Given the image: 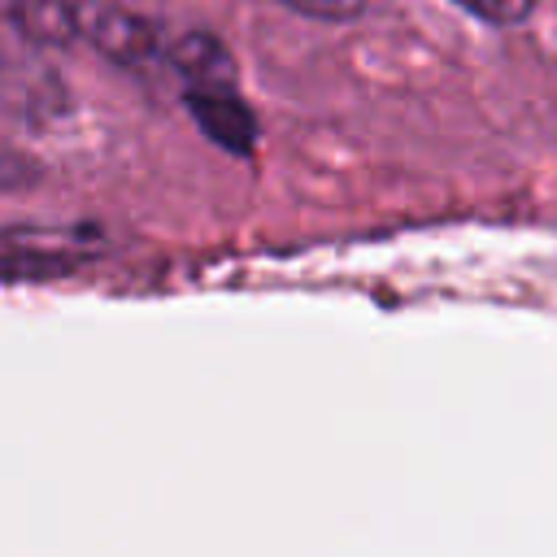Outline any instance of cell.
I'll return each mask as SVG.
<instances>
[{"label": "cell", "instance_id": "1", "mask_svg": "<svg viewBox=\"0 0 557 557\" xmlns=\"http://www.w3.org/2000/svg\"><path fill=\"white\" fill-rule=\"evenodd\" d=\"M78 39H87L113 65H144L157 52V26L113 0H78Z\"/></svg>", "mask_w": 557, "mask_h": 557}, {"label": "cell", "instance_id": "2", "mask_svg": "<svg viewBox=\"0 0 557 557\" xmlns=\"http://www.w3.org/2000/svg\"><path fill=\"white\" fill-rule=\"evenodd\" d=\"M187 109L196 126L226 152H252L257 144V117L235 91H187Z\"/></svg>", "mask_w": 557, "mask_h": 557}, {"label": "cell", "instance_id": "3", "mask_svg": "<svg viewBox=\"0 0 557 557\" xmlns=\"http://www.w3.org/2000/svg\"><path fill=\"white\" fill-rule=\"evenodd\" d=\"M170 65L187 83V91H235V57L209 30L183 35L170 48Z\"/></svg>", "mask_w": 557, "mask_h": 557}, {"label": "cell", "instance_id": "4", "mask_svg": "<svg viewBox=\"0 0 557 557\" xmlns=\"http://www.w3.org/2000/svg\"><path fill=\"white\" fill-rule=\"evenodd\" d=\"M9 17L26 39L44 48H65L78 39V17L70 0H17Z\"/></svg>", "mask_w": 557, "mask_h": 557}, {"label": "cell", "instance_id": "5", "mask_svg": "<svg viewBox=\"0 0 557 557\" xmlns=\"http://www.w3.org/2000/svg\"><path fill=\"white\" fill-rule=\"evenodd\" d=\"M457 4H461L466 13L492 22V26H518V22H527L531 9H535V0H457Z\"/></svg>", "mask_w": 557, "mask_h": 557}, {"label": "cell", "instance_id": "6", "mask_svg": "<svg viewBox=\"0 0 557 557\" xmlns=\"http://www.w3.org/2000/svg\"><path fill=\"white\" fill-rule=\"evenodd\" d=\"M278 4H287L305 17H318V22H348L366 9V0H278Z\"/></svg>", "mask_w": 557, "mask_h": 557}, {"label": "cell", "instance_id": "7", "mask_svg": "<svg viewBox=\"0 0 557 557\" xmlns=\"http://www.w3.org/2000/svg\"><path fill=\"white\" fill-rule=\"evenodd\" d=\"M13 4H17V0H0V13L9 17V13H13Z\"/></svg>", "mask_w": 557, "mask_h": 557}]
</instances>
